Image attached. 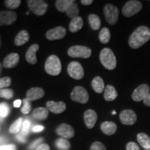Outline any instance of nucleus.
Segmentation results:
<instances>
[{
	"instance_id": "nucleus-11",
	"label": "nucleus",
	"mask_w": 150,
	"mask_h": 150,
	"mask_svg": "<svg viewBox=\"0 0 150 150\" xmlns=\"http://www.w3.org/2000/svg\"><path fill=\"white\" fill-rule=\"evenodd\" d=\"M149 93V86L147 84H141L133 92L132 99L135 102L144 100Z\"/></svg>"
},
{
	"instance_id": "nucleus-29",
	"label": "nucleus",
	"mask_w": 150,
	"mask_h": 150,
	"mask_svg": "<svg viewBox=\"0 0 150 150\" xmlns=\"http://www.w3.org/2000/svg\"><path fill=\"white\" fill-rule=\"evenodd\" d=\"M99 40L102 44H106L110 40V30L107 27H104L101 29L99 34Z\"/></svg>"
},
{
	"instance_id": "nucleus-23",
	"label": "nucleus",
	"mask_w": 150,
	"mask_h": 150,
	"mask_svg": "<svg viewBox=\"0 0 150 150\" xmlns=\"http://www.w3.org/2000/svg\"><path fill=\"white\" fill-rule=\"evenodd\" d=\"M83 25V19L81 17H76V18L72 19L70 25H69V29L71 32L75 33L77 32L79 30L81 29Z\"/></svg>"
},
{
	"instance_id": "nucleus-27",
	"label": "nucleus",
	"mask_w": 150,
	"mask_h": 150,
	"mask_svg": "<svg viewBox=\"0 0 150 150\" xmlns=\"http://www.w3.org/2000/svg\"><path fill=\"white\" fill-rule=\"evenodd\" d=\"M74 0H57L56 1V7L60 12H66L70 6L74 4Z\"/></svg>"
},
{
	"instance_id": "nucleus-26",
	"label": "nucleus",
	"mask_w": 150,
	"mask_h": 150,
	"mask_svg": "<svg viewBox=\"0 0 150 150\" xmlns=\"http://www.w3.org/2000/svg\"><path fill=\"white\" fill-rule=\"evenodd\" d=\"M137 140L142 147L146 150L150 149V137L145 133H140L137 136Z\"/></svg>"
},
{
	"instance_id": "nucleus-5",
	"label": "nucleus",
	"mask_w": 150,
	"mask_h": 150,
	"mask_svg": "<svg viewBox=\"0 0 150 150\" xmlns=\"http://www.w3.org/2000/svg\"><path fill=\"white\" fill-rule=\"evenodd\" d=\"M67 54L72 58H83L88 59L92 54V51L89 47L86 46L74 45L69 48Z\"/></svg>"
},
{
	"instance_id": "nucleus-38",
	"label": "nucleus",
	"mask_w": 150,
	"mask_h": 150,
	"mask_svg": "<svg viewBox=\"0 0 150 150\" xmlns=\"http://www.w3.org/2000/svg\"><path fill=\"white\" fill-rule=\"evenodd\" d=\"M11 84V79L9 76L0 78V90L8 87Z\"/></svg>"
},
{
	"instance_id": "nucleus-10",
	"label": "nucleus",
	"mask_w": 150,
	"mask_h": 150,
	"mask_svg": "<svg viewBox=\"0 0 150 150\" xmlns=\"http://www.w3.org/2000/svg\"><path fill=\"white\" fill-rule=\"evenodd\" d=\"M121 122L125 125H133L137 120V115L133 110H124L120 114Z\"/></svg>"
},
{
	"instance_id": "nucleus-35",
	"label": "nucleus",
	"mask_w": 150,
	"mask_h": 150,
	"mask_svg": "<svg viewBox=\"0 0 150 150\" xmlns=\"http://www.w3.org/2000/svg\"><path fill=\"white\" fill-rule=\"evenodd\" d=\"M22 103H23V106L21 108V112L23 114H28L31 110V102L27 98H25L22 100Z\"/></svg>"
},
{
	"instance_id": "nucleus-12",
	"label": "nucleus",
	"mask_w": 150,
	"mask_h": 150,
	"mask_svg": "<svg viewBox=\"0 0 150 150\" xmlns=\"http://www.w3.org/2000/svg\"><path fill=\"white\" fill-rule=\"evenodd\" d=\"M17 20V14L11 11L0 12V27L3 25H11Z\"/></svg>"
},
{
	"instance_id": "nucleus-37",
	"label": "nucleus",
	"mask_w": 150,
	"mask_h": 150,
	"mask_svg": "<svg viewBox=\"0 0 150 150\" xmlns=\"http://www.w3.org/2000/svg\"><path fill=\"white\" fill-rule=\"evenodd\" d=\"M30 126H31V122H30L29 120L24 121L23 123H22L21 130H20L21 131L20 134H21L22 135H23V136H27L29 132Z\"/></svg>"
},
{
	"instance_id": "nucleus-46",
	"label": "nucleus",
	"mask_w": 150,
	"mask_h": 150,
	"mask_svg": "<svg viewBox=\"0 0 150 150\" xmlns=\"http://www.w3.org/2000/svg\"><path fill=\"white\" fill-rule=\"evenodd\" d=\"M143 103L145 106H150V93H149V94L146 96L145 98L144 99Z\"/></svg>"
},
{
	"instance_id": "nucleus-21",
	"label": "nucleus",
	"mask_w": 150,
	"mask_h": 150,
	"mask_svg": "<svg viewBox=\"0 0 150 150\" xmlns=\"http://www.w3.org/2000/svg\"><path fill=\"white\" fill-rule=\"evenodd\" d=\"M29 40V34L26 30H22L15 38L14 43L16 46H22L27 43Z\"/></svg>"
},
{
	"instance_id": "nucleus-19",
	"label": "nucleus",
	"mask_w": 150,
	"mask_h": 150,
	"mask_svg": "<svg viewBox=\"0 0 150 150\" xmlns=\"http://www.w3.org/2000/svg\"><path fill=\"white\" fill-rule=\"evenodd\" d=\"M39 50V45L38 44H33L28 49L27 52H26L25 58L28 63L30 64L34 65L37 63V58L35 56V54Z\"/></svg>"
},
{
	"instance_id": "nucleus-3",
	"label": "nucleus",
	"mask_w": 150,
	"mask_h": 150,
	"mask_svg": "<svg viewBox=\"0 0 150 150\" xmlns=\"http://www.w3.org/2000/svg\"><path fill=\"white\" fill-rule=\"evenodd\" d=\"M62 65L60 59L56 55H51L46 60L45 70L52 76H57L61 72Z\"/></svg>"
},
{
	"instance_id": "nucleus-7",
	"label": "nucleus",
	"mask_w": 150,
	"mask_h": 150,
	"mask_svg": "<svg viewBox=\"0 0 150 150\" xmlns=\"http://www.w3.org/2000/svg\"><path fill=\"white\" fill-rule=\"evenodd\" d=\"M70 98L74 102L86 104L88 102L89 95L86 90L82 86H76L72 90L70 95Z\"/></svg>"
},
{
	"instance_id": "nucleus-43",
	"label": "nucleus",
	"mask_w": 150,
	"mask_h": 150,
	"mask_svg": "<svg viewBox=\"0 0 150 150\" xmlns=\"http://www.w3.org/2000/svg\"><path fill=\"white\" fill-rule=\"evenodd\" d=\"M16 139L18 140L19 142H22V143H24V142H25L26 141H27V138H26V137L23 136V135H22L21 134H19L17 135Z\"/></svg>"
},
{
	"instance_id": "nucleus-4",
	"label": "nucleus",
	"mask_w": 150,
	"mask_h": 150,
	"mask_svg": "<svg viewBox=\"0 0 150 150\" xmlns=\"http://www.w3.org/2000/svg\"><path fill=\"white\" fill-rule=\"evenodd\" d=\"M142 8V5L140 1H136V0H131L125 4L122 12L124 16L126 18H129L140 12Z\"/></svg>"
},
{
	"instance_id": "nucleus-31",
	"label": "nucleus",
	"mask_w": 150,
	"mask_h": 150,
	"mask_svg": "<svg viewBox=\"0 0 150 150\" xmlns=\"http://www.w3.org/2000/svg\"><path fill=\"white\" fill-rule=\"evenodd\" d=\"M22 123H23L22 118H18V120H16L11 125L10 128H9V132L13 134H18V133H19V131L21 130Z\"/></svg>"
},
{
	"instance_id": "nucleus-1",
	"label": "nucleus",
	"mask_w": 150,
	"mask_h": 150,
	"mask_svg": "<svg viewBox=\"0 0 150 150\" xmlns=\"http://www.w3.org/2000/svg\"><path fill=\"white\" fill-rule=\"evenodd\" d=\"M150 39V29L146 26H140L131 33L129 45L132 49H138Z\"/></svg>"
},
{
	"instance_id": "nucleus-25",
	"label": "nucleus",
	"mask_w": 150,
	"mask_h": 150,
	"mask_svg": "<svg viewBox=\"0 0 150 150\" xmlns=\"http://www.w3.org/2000/svg\"><path fill=\"white\" fill-rule=\"evenodd\" d=\"M33 117L38 120H45L49 116L48 110L46 108L39 107L35 108L32 112Z\"/></svg>"
},
{
	"instance_id": "nucleus-51",
	"label": "nucleus",
	"mask_w": 150,
	"mask_h": 150,
	"mask_svg": "<svg viewBox=\"0 0 150 150\" xmlns=\"http://www.w3.org/2000/svg\"><path fill=\"white\" fill-rule=\"evenodd\" d=\"M2 121H3V117L0 116V122H1Z\"/></svg>"
},
{
	"instance_id": "nucleus-47",
	"label": "nucleus",
	"mask_w": 150,
	"mask_h": 150,
	"mask_svg": "<svg viewBox=\"0 0 150 150\" xmlns=\"http://www.w3.org/2000/svg\"><path fill=\"white\" fill-rule=\"evenodd\" d=\"M93 2V0H81V3L84 6L91 5Z\"/></svg>"
},
{
	"instance_id": "nucleus-16",
	"label": "nucleus",
	"mask_w": 150,
	"mask_h": 150,
	"mask_svg": "<svg viewBox=\"0 0 150 150\" xmlns=\"http://www.w3.org/2000/svg\"><path fill=\"white\" fill-rule=\"evenodd\" d=\"M45 95V91L41 88L34 87L30 88L26 94V98L30 102L40 99Z\"/></svg>"
},
{
	"instance_id": "nucleus-36",
	"label": "nucleus",
	"mask_w": 150,
	"mask_h": 150,
	"mask_svg": "<svg viewBox=\"0 0 150 150\" xmlns=\"http://www.w3.org/2000/svg\"><path fill=\"white\" fill-rule=\"evenodd\" d=\"M9 113V106L6 102H2L0 104V116L6 117Z\"/></svg>"
},
{
	"instance_id": "nucleus-24",
	"label": "nucleus",
	"mask_w": 150,
	"mask_h": 150,
	"mask_svg": "<svg viewBox=\"0 0 150 150\" xmlns=\"http://www.w3.org/2000/svg\"><path fill=\"white\" fill-rule=\"evenodd\" d=\"M92 88L97 93H102L104 91V80L100 76H96L92 81Z\"/></svg>"
},
{
	"instance_id": "nucleus-53",
	"label": "nucleus",
	"mask_w": 150,
	"mask_h": 150,
	"mask_svg": "<svg viewBox=\"0 0 150 150\" xmlns=\"http://www.w3.org/2000/svg\"><path fill=\"white\" fill-rule=\"evenodd\" d=\"M112 115H115V114H116V112H115V111H112Z\"/></svg>"
},
{
	"instance_id": "nucleus-22",
	"label": "nucleus",
	"mask_w": 150,
	"mask_h": 150,
	"mask_svg": "<svg viewBox=\"0 0 150 150\" xmlns=\"http://www.w3.org/2000/svg\"><path fill=\"white\" fill-rule=\"evenodd\" d=\"M104 97L106 101L112 102L115 100L117 97V93L114 86L111 85H108L105 87Z\"/></svg>"
},
{
	"instance_id": "nucleus-8",
	"label": "nucleus",
	"mask_w": 150,
	"mask_h": 150,
	"mask_svg": "<svg viewBox=\"0 0 150 150\" xmlns=\"http://www.w3.org/2000/svg\"><path fill=\"white\" fill-rule=\"evenodd\" d=\"M28 6L35 15L38 16L45 14L48 6L44 1L41 0H28Z\"/></svg>"
},
{
	"instance_id": "nucleus-34",
	"label": "nucleus",
	"mask_w": 150,
	"mask_h": 150,
	"mask_svg": "<svg viewBox=\"0 0 150 150\" xmlns=\"http://www.w3.org/2000/svg\"><path fill=\"white\" fill-rule=\"evenodd\" d=\"M21 1L20 0H6L4 1V5L7 8L11 9L18 8L20 6Z\"/></svg>"
},
{
	"instance_id": "nucleus-30",
	"label": "nucleus",
	"mask_w": 150,
	"mask_h": 150,
	"mask_svg": "<svg viewBox=\"0 0 150 150\" xmlns=\"http://www.w3.org/2000/svg\"><path fill=\"white\" fill-rule=\"evenodd\" d=\"M55 145L60 150H68L70 148V142L63 138H58L55 141Z\"/></svg>"
},
{
	"instance_id": "nucleus-6",
	"label": "nucleus",
	"mask_w": 150,
	"mask_h": 150,
	"mask_svg": "<svg viewBox=\"0 0 150 150\" xmlns=\"http://www.w3.org/2000/svg\"><path fill=\"white\" fill-rule=\"evenodd\" d=\"M104 14L106 22L110 25H114L117 23L119 17V10L117 7L111 4L105 5L104 8Z\"/></svg>"
},
{
	"instance_id": "nucleus-52",
	"label": "nucleus",
	"mask_w": 150,
	"mask_h": 150,
	"mask_svg": "<svg viewBox=\"0 0 150 150\" xmlns=\"http://www.w3.org/2000/svg\"><path fill=\"white\" fill-rule=\"evenodd\" d=\"M1 47V36H0V48Z\"/></svg>"
},
{
	"instance_id": "nucleus-44",
	"label": "nucleus",
	"mask_w": 150,
	"mask_h": 150,
	"mask_svg": "<svg viewBox=\"0 0 150 150\" xmlns=\"http://www.w3.org/2000/svg\"><path fill=\"white\" fill-rule=\"evenodd\" d=\"M36 150H50V148L47 144L42 143L40 145L38 146Z\"/></svg>"
},
{
	"instance_id": "nucleus-9",
	"label": "nucleus",
	"mask_w": 150,
	"mask_h": 150,
	"mask_svg": "<svg viewBox=\"0 0 150 150\" xmlns=\"http://www.w3.org/2000/svg\"><path fill=\"white\" fill-rule=\"evenodd\" d=\"M67 73L74 79H81L84 76V70L82 65L79 62L72 61L67 66Z\"/></svg>"
},
{
	"instance_id": "nucleus-48",
	"label": "nucleus",
	"mask_w": 150,
	"mask_h": 150,
	"mask_svg": "<svg viewBox=\"0 0 150 150\" xmlns=\"http://www.w3.org/2000/svg\"><path fill=\"white\" fill-rule=\"evenodd\" d=\"M22 104V101L20 100V99H17L14 102V106L16 108H18V107H20V106H21Z\"/></svg>"
},
{
	"instance_id": "nucleus-13",
	"label": "nucleus",
	"mask_w": 150,
	"mask_h": 150,
	"mask_svg": "<svg viewBox=\"0 0 150 150\" xmlns=\"http://www.w3.org/2000/svg\"><path fill=\"white\" fill-rule=\"evenodd\" d=\"M66 35V30L63 27H57L49 30L46 33L47 39L50 40H60L63 38Z\"/></svg>"
},
{
	"instance_id": "nucleus-15",
	"label": "nucleus",
	"mask_w": 150,
	"mask_h": 150,
	"mask_svg": "<svg viewBox=\"0 0 150 150\" xmlns=\"http://www.w3.org/2000/svg\"><path fill=\"white\" fill-rule=\"evenodd\" d=\"M84 122L88 129H93L97 120V112L93 109L86 110L83 115Z\"/></svg>"
},
{
	"instance_id": "nucleus-32",
	"label": "nucleus",
	"mask_w": 150,
	"mask_h": 150,
	"mask_svg": "<svg viewBox=\"0 0 150 150\" xmlns=\"http://www.w3.org/2000/svg\"><path fill=\"white\" fill-rule=\"evenodd\" d=\"M67 16L69 17L70 18H74L76 17H78L79 13V10L78 4L76 3L72 4V5L70 6V7L67 9L66 12Z\"/></svg>"
},
{
	"instance_id": "nucleus-20",
	"label": "nucleus",
	"mask_w": 150,
	"mask_h": 150,
	"mask_svg": "<svg viewBox=\"0 0 150 150\" xmlns=\"http://www.w3.org/2000/svg\"><path fill=\"white\" fill-rule=\"evenodd\" d=\"M100 127L102 132L106 135H108V136L114 134L117 131V125L112 122H104L102 123Z\"/></svg>"
},
{
	"instance_id": "nucleus-14",
	"label": "nucleus",
	"mask_w": 150,
	"mask_h": 150,
	"mask_svg": "<svg viewBox=\"0 0 150 150\" xmlns=\"http://www.w3.org/2000/svg\"><path fill=\"white\" fill-rule=\"evenodd\" d=\"M56 134L63 138H72L74 136V131L70 125L67 124H61L56 129Z\"/></svg>"
},
{
	"instance_id": "nucleus-50",
	"label": "nucleus",
	"mask_w": 150,
	"mask_h": 150,
	"mask_svg": "<svg viewBox=\"0 0 150 150\" xmlns=\"http://www.w3.org/2000/svg\"><path fill=\"white\" fill-rule=\"evenodd\" d=\"M2 67H3V64H1V63H0V74H1V70H2Z\"/></svg>"
},
{
	"instance_id": "nucleus-45",
	"label": "nucleus",
	"mask_w": 150,
	"mask_h": 150,
	"mask_svg": "<svg viewBox=\"0 0 150 150\" xmlns=\"http://www.w3.org/2000/svg\"><path fill=\"white\" fill-rule=\"evenodd\" d=\"M44 129V127L41 126V125H36V126L33 127L32 131L33 132H40Z\"/></svg>"
},
{
	"instance_id": "nucleus-49",
	"label": "nucleus",
	"mask_w": 150,
	"mask_h": 150,
	"mask_svg": "<svg viewBox=\"0 0 150 150\" xmlns=\"http://www.w3.org/2000/svg\"><path fill=\"white\" fill-rule=\"evenodd\" d=\"M6 142H7V140L5 138L0 136V146L5 145V144L6 143Z\"/></svg>"
},
{
	"instance_id": "nucleus-18",
	"label": "nucleus",
	"mask_w": 150,
	"mask_h": 150,
	"mask_svg": "<svg viewBox=\"0 0 150 150\" xmlns=\"http://www.w3.org/2000/svg\"><path fill=\"white\" fill-rule=\"evenodd\" d=\"M20 61V56L17 53H11L5 57L3 62V66L5 68H13L17 66Z\"/></svg>"
},
{
	"instance_id": "nucleus-40",
	"label": "nucleus",
	"mask_w": 150,
	"mask_h": 150,
	"mask_svg": "<svg viewBox=\"0 0 150 150\" xmlns=\"http://www.w3.org/2000/svg\"><path fill=\"white\" fill-rule=\"evenodd\" d=\"M43 141V138H38V139L35 140L33 141L32 143L31 144V145H29V149L30 150H33V149H36L38 147L39 145H40L41 144H42V142Z\"/></svg>"
},
{
	"instance_id": "nucleus-17",
	"label": "nucleus",
	"mask_w": 150,
	"mask_h": 150,
	"mask_svg": "<svg viewBox=\"0 0 150 150\" xmlns=\"http://www.w3.org/2000/svg\"><path fill=\"white\" fill-rule=\"evenodd\" d=\"M46 106L48 110L55 114L61 113L66 109V105L63 102H56L54 101H49L46 103Z\"/></svg>"
},
{
	"instance_id": "nucleus-28",
	"label": "nucleus",
	"mask_w": 150,
	"mask_h": 150,
	"mask_svg": "<svg viewBox=\"0 0 150 150\" xmlns=\"http://www.w3.org/2000/svg\"><path fill=\"white\" fill-rule=\"evenodd\" d=\"M88 22L91 29L94 31L99 29L101 27V20L98 16L95 14H91L88 16Z\"/></svg>"
},
{
	"instance_id": "nucleus-33",
	"label": "nucleus",
	"mask_w": 150,
	"mask_h": 150,
	"mask_svg": "<svg viewBox=\"0 0 150 150\" xmlns=\"http://www.w3.org/2000/svg\"><path fill=\"white\" fill-rule=\"evenodd\" d=\"M14 95V92L11 88H4L0 90V97L4 99H11Z\"/></svg>"
},
{
	"instance_id": "nucleus-41",
	"label": "nucleus",
	"mask_w": 150,
	"mask_h": 150,
	"mask_svg": "<svg viewBox=\"0 0 150 150\" xmlns=\"http://www.w3.org/2000/svg\"><path fill=\"white\" fill-rule=\"evenodd\" d=\"M126 149L127 150H140V147H138V145L134 142H129V143H127Z\"/></svg>"
},
{
	"instance_id": "nucleus-39",
	"label": "nucleus",
	"mask_w": 150,
	"mask_h": 150,
	"mask_svg": "<svg viewBox=\"0 0 150 150\" xmlns=\"http://www.w3.org/2000/svg\"><path fill=\"white\" fill-rule=\"evenodd\" d=\"M91 150H106V148L102 142L97 141L92 144Z\"/></svg>"
},
{
	"instance_id": "nucleus-42",
	"label": "nucleus",
	"mask_w": 150,
	"mask_h": 150,
	"mask_svg": "<svg viewBox=\"0 0 150 150\" xmlns=\"http://www.w3.org/2000/svg\"><path fill=\"white\" fill-rule=\"evenodd\" d=\"M0 150H16V146L14 145H5L0 146Z\"/></svg>"
},
{
	"instance_id": "nucleus-2",
	"label": "nucleus",
	"mask_w": 150,
	"mask_h": 150,
	"mask_svg": "<svg viewBox=\"0 0 150 150\" xmlns=\"http://www.w3.org/2000/svg\"><path fill=\"white\" fill-rule=\"evenodd\" d=\"M99 59L105 68L112 70L117 66V60L113 52L109 48H104L99 54Z\"/></svg>"
}]
</instances>
